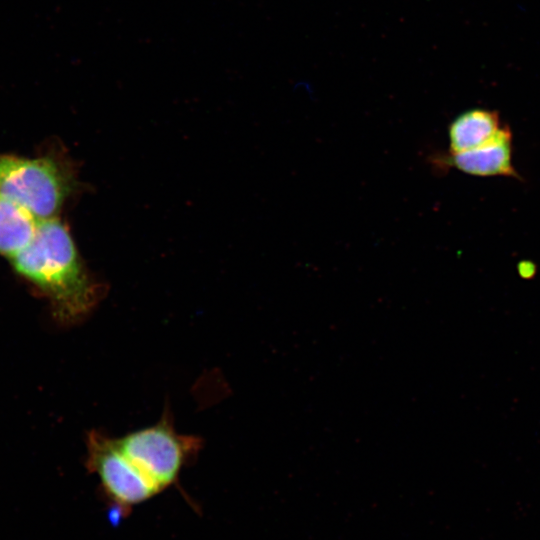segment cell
Instances as JSON below:
<instances>
[{"label":"cell","mask_w":540,"mask_h":540,"mask_svg":"<svg viewBox=\"0 0 540 540\" xmlns=\"http://www.w3.org/2000/svg\"><path fill=\"white\" fill-rule=\"evenodd\" d=\"M9 261L48 300L61 324L83 320L99 301V285L85 269L69 230L58 217L39 221L31 242Z\"/></svg>","instance_id":"6da1fadb"},{"label":"cell","mask_w":540,"mask_h":540,"mask_svg":"<svg viewBox=\"0 0 540 540\" xmlns=\"http://www.w3.org/2000/svg\"><path fill=\"white\" fill-rule=\"evenodd\" d=\"M75 185L70 169L52 156H0V197L38 221L58 217Z\"/></svg>","instance_id":"7a4b0ae2"},{"label":"cell","mask_w":540,"mask_h":540,"mask_svg":"<svg viewBox=\"0 0 540 540\" xmlns=\"http://www.w3.org/2000/svg\"><path fill=\"white\" fill-rule=\"evenodd\" d=\"M117 443L160 491L177 480L183 465L201 447L197 437L176 432L167 411L156 424L117 438Z\"/></svg>","instance_id":"3957f363"},{"label":"cell","mask_w":540,"mask_h":540,"mask_svg":"<svg viewBox=\"0 0 540 540\" xmlns=\"http://www.w3.org/2000/svg\"><path fill=\"white\" fill-rule=\"evenodd\" d=\"M88 469L116 504L129 507L146 501L160 490L124 454L117 439L91 431L87 436Z\"/></svg>","instance_id":"277c9868"},{"label":"cell","mask_w":540,"mask_h":540,"mask_svg":"<svg viewBox=\"0 0 540 540\" xmlns=\"http://www.w3.org/2000/svg\"><path fill=\"white\" fill-rule=\"evenodd\" d=\"M512 132L504 125L490 142L463 152L450 153L449 166L473 176H504L521 179L512 161Z\"/></svg>","instance_id":"5b68a950"},{"label":"cell","mask_w":540,"mask_h":540,"mask_svg":"<svg viewBox=\"0 0 540 540\" xmlns=\"http://www.w3.org/2000/svg\"><path fill=\"white\" fill-rule=\"evenodd\" d=\"M503 126L496 111L476 108L460 114L449 126L450 153L471 150L490 142Z\"/></svg>","instance_id":"8992f818"},{"label":"cell","mask_w":540,"mask_h":540,"mask_svg":"<svg viewBox=\"0 0 540 540\" xmlns=\"http://www.w3.org/2000/svg\"><path fill=\"white\" fill-rule=\"evenodd\" d=\"M39 221L16 203L0 197V255L12 258L26 247Z\"/></svg>","instance_id":"52a82bcc"},{"label":"cell","mask_w":540,"mask_h":540,"mask_svg":"<svg viewBox=\"0 0 540 540\" xmlns=\"http://www.w3.org/2000/svg\"><path fill=\"white\" fill-rule=\"evenodd\" d=\"M518 271L523 277H531L535 272V265L529 261H523L518 265Z\"/></svg>","instance_id":"ba28073f"}]
</instances>
